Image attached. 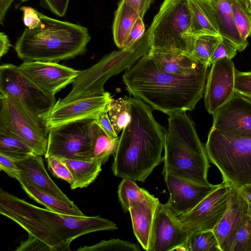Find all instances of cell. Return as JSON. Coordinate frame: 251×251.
<instances>
[{
    "instance_id": "e0dca14e",
    "label": "cell",
    "mask_w": 251,
    "mask_h": 251,
    "mask_svg": "<svg viewBox=\"0 0 251 251\" xmlns=\"http://www.w3.org/2000/svg\"><path fill=\"white\" fill-rule=\"evenodd\" d=\"M213 115L212 127L242 136H251V100L235 92Z\"/></svg>"
},
{
    "instance_id": "c3c4849f",
    "label": "cell",
    "mask_w": 251,
    "mask_h": 251,
    "mask_svg": "<svg viewBox=\"0 0 251 251\" xmlns=\"http://www.w3.org/2000/svg\"><path fill=\"white\" fill-rule=\"evenodd\" d=\"M14 0H0V24L1 25L3 24L6 13Z\"/></svg>"
},
{
    "instance_id": "7402d4cb",
    "label": "cell",
    "mask_w": 251,
    "mask_h": 251,
    "mask_svg": "<svg viewBox=\"0 0 251 251\" xmlns=\"http://www.w3.org/2000/svg\"><path fill=\"white\" fill-rule=\"evenodd\" d=\"M149 54L162 71L179 75H191L207 73L208 65L192 55L169 51H152Z\"/></svg>"
},
{
    "instance_id": "d590c367",
    "label": "cell",
    "mask_w": 251,
    "mask_h": 251,
    "mask_svg": "<svg viewBox=\"0 0 251 251\" xmlns=\"http://www.w3.org/2000/svg\"><path fill=\"white\" fill-rule=\"evenodd\" d=\"M47 159L49 170L56 177L63 179L70 185L74 182L72 174L66 164L59 158L51 156Z\"/></svg>"
},
{
    "instance_id": "4dcf8cb0",
    "label": "cell",
    "mask_w": 251,
    "mask_h": 251,
    "mask_svg": "<svg viewBox=\"0 0 251 251\" xmlns=\"http://www.w3.org/2000/svg\"><path fill=\"white\" fill-rule=\"evenodd\" d=\"M150 194L148 191L138 187L134 180L129 178H123L118 186L119 200L125 212L129 211L132 203L144 200Z\"/></svg>"
},
{
    "instance_id": "f1b7e54d",
    "label": "cell",
    "mask_w": 251,
    "mask_h": 251,
    "mask_svg": "<svg viewBox=\"0 0 251 251\" xmlns=\"http://www.w3.org/2000/svg\"><path fill=\"white\" fill-rule=\"evenodd\" d=\"M234 21L245 40L251 34V3L250 0H230Z\"/></svg>"
},
{
    "instance_id": "9a60e30c",
    "label": "cell",
    "mask_w": 251,
    "mask_h": 251,
    "mask_svg": "<svg viewBox=\"0 0 251 251\" xmlns=\"http://www.w3.org/2000/svg\"><path fill=\"white\" fill-rule=\"evenodd\" d=\"M204 92L205 107L212 114L235 93V68L231 59L224 58L212 63Z\"/></svg>"
},
{
    "instance_id": "5bb4252c",
    "label": "cell",
    "mask_w": 251,
    "mask_h": 251,
    "mask_svg": "<svg viewBox=\"0 0 251 251\" xmlns=\"http://www.w3.org/2000/svg\"><path fill=\"white\" fill-rule=\"evenodd\" d=\"M112 96L105 92L100 95L85 97L64 103L56 101L46 120L49 130L53 127L70 122L87 120H96L107 106Z\"/></svg>"
},
{
    "instance_id": "8fae6325",
    "label": "cell",
    "mask_w": 251,
    "mask_h": 251,
    "mask_svg": "<svg viewBox=\"0 0 251 251\" xmlns=\"http://www.w3.org/2000/svg\"><path fill=\"white\" fill-rule=\"evenodd\" d=\"M94 120L70 122L50 129L45 158L54 156L82 159L91 148L90 129Z\"/></svg>"
},
{
    "instance_id": "f907efd6",
    "label": "cell",
    "mask_w": 251,
    "mask_h": 251,
    "mask_svg": "<svg viewBox=\"0 0 251 251\" xmlns=\"http://www.w3.org/2000/svg\"><path fill=\"white\" fill-rule=\"evenodd\" d=\"M250 0V1H251V0Z\"/></svg>"
},
{
    "instance_id": "ee69618b",
    "label": "cell",
    "mask_w": 251,
    "mask_h": 251,
    "mask_svg": "<svg viewBox=\"0 0 251 251\" xmlns=\"http://www.w3.org/2000/svg\"><path fill=\"white\" fill-rule=\"evenodd\" d=\"M96 122L105 133L111 138H118L108 114V109L101 112L96 119Z\"/></svg>"
},
{
    "instance_id": "8d00e7d4",
    "label": "cell",
    "mask_w": 251,
    "mask_h": 251,
    "mask_svg": "<svg viewBox=\"0 0 251 251\" xmlns=\"http://www.w3.org/2000/svg\"><path fill=\"white\" fill-rule=\"evenodd\" d=\"M237 51V48L234 43L222 37L209 60L208 66L222 58H227L232 59L236 55Z\"/></svg>"
},
{
    "instance_id": "30bf717a",
    "label": "cell",
    "mask_w": 251,
    "mask_h": 251,
    "mask_svg": "<svg viewBox=\"0 0 251 251\" xmlns=\"http://www.w3.org/2000/svg\"><path fill=\"white\" fill-rule=\"evenodd\" d=\"M0 92L19 100L45 122L56 102L55 97L44 93L23 75L19 66L10 63L0 66Z\"/></svg>"
},
{
    "instance_id": "f546056e",
    "label": "cell",
    "mask_w": 251,
    "mask_h": 251,
    "mask_svg": "<svg viewBox=\"0 0 251 251\" xmlns=\"http://www.w3.org/2000/svg\"><path fill=\"white\" fill-rule=\"evenodd\" d=\"M185 251H221L213 230L192 233L181 246Z\"/></svg>"
},
{
    "instance_id": "1f68e13d",
    "label": "cell",
    "mask_w": 251,
    "mask_h": 251,
    "mask_svg": "<svg viewBox=\"0 0 251 251\" xmlns=\"http://www.w3.org/2000/svg\"><path fill=\"white\" fill-rule=\"evenodd\" d=\"M222 38L220 35L202 34L195 36L192 55L208 66L209 60Z\"/></svg>"
},
{
    "instance_id": "6da1fadb",
    "label": "cell",
    "mask_w": 251,
    "mask_h": 251,
    "mask_svg": "<svg viewBox=\"0 0 251 251\" xmlns=\"http://www.w3.org/2000/svg\"><path fill=\"white\" fill-rule=\"evenodd\" d=\"M0 213L47 245L51 251H70V245L85 234L117 229L114 222L99 216L64 214L39 207L2 188Z\"/></svg>"
},
{
    "instance_id": "2e32d148",
    "label": "cell",
    "mask_w": 251,
    "mask_h": 251,
    "mask_svg": "<svg viewBox=\"0 0 251 251\" xmlns=\"http://www.w3.org/2000/svg\"><path fill=\"white\" fill-rule=\"evenodd\" d=\"M190 233L165 204L160 203L154 222L149 251H171L183 245Z\"/></svg>"
},
{
    "instance_id": "f35d334b",
    "label": "cell",
    "mask_w": 251,
    "mask_h": 251,
    "mask_svg": "<svg viewBox=\"0 0 251 251\" xmlns=\"http://www.w3.org/2000/svg\"><path fill=\"white\" fill-rule=\"evenodd\" d=\"M0 169L10 177L15 178L18 181L21 177V170L15 161L2 153H0Z\"/></svg>"
},
{
    "instance_id": "4fadbf2b",
    "label": "cell",
    "mask_w": 251,
    "mask_h": 251,
    "mask_svg": "<svg viewBox=\"0 0 251 251\" xmlns=\"http://www.w3.org/2000/svg\"><path fill=\"white\" fill-rule=\"evenodd\" d=\"M21 73L47 95L54 96L73 83L80 71L56 62L24 61L19 66Z\"/></svg>"
},
{
    "instance_id": "484cf974",
    "label": "cell",
    "mask_w": 251,
    "mask_h": 251,
    "mask_svg": "<svg viewBox=\"0 0 251 251\" xmlns=\"http://www.w3.org/2000/svg\"><path fill=\"white\" fill-rule=\"evenodd\" d=\"M91 146L82 160H101L103 163L109 157L115 153L119 138H110L94 120L90 129Z\"/></svg>"
},
{
    "instance_id": "83f0119b",
    "label": "cell",
    "mask_w": 251,
    "mask_h": 251,
    "mask_svg": "<svg viewBox=\"0 0 251 251\" xmlns=\"http://www.w3.org/2000/svg\"><path fill=\"white\" fill-rule=\"evenodd\" d=\"M108 114L117 134L130 122L131 106L129 98L112 99L108 104Z\"/></svg>"
},
{
    "instance_id": "d4e9b609",
    "label": "cell",
    "mask_w": 251,
    "mask_h": 251,
    "mask_svg": "<svg viewBox=\"0 0 251 251\" xmlns=\"http://www.w3.org/2000/svg\"><path fill=\"white\" fill-rule=\"evenodd\" d=\"M59 158V157H58ZM68 167L74 179L71 189L87 187L96 179L101 171L103 163L101 160H86L79 159L59 158Z\"/></svg>"
},
{
    "instance_id": "60d3db41",
    "label": "cell",
    "mask_w": 251,
    "mask_h": 251,
    "mask_svg": "<svg viewBox=\"0 0 251 251\" xmlns=\"http://www.w3.org/2000/svg\"><path fill=\"white\" fill-rule=\"evenodd\" d=\"M145 26L143 19L139 17L132 27L123 49L131 47L142 38L145 33Z\"/></svg>"
},
{
    "instance_id": "8992f818",
    "label": "cell",
    "mask_w": 251,
    "mask_h": 251,
    "mask_svg": "<svg viewBox=\"0 0 251 251\" xmlns=\"http://www.w3.org/2000/svg\"><path fill=\"white\" fill-rule=\"evenodd\" d=\"M205 149L223 181L237 188L251 183V136L233 135L212 126Z\"/></svg>"
},
{
    "instance_id": "b9f144b4",
    "label": "cell",
    "mask_w": 251,
    "mask_h": 251,
    "mask_svg": "<svg viewBox=\"0 0 251 251\" xmlns=\"http://www.w3.org/2000/svg\"><path fill=\"white\" fill-rule=\"evenodd\" d=\"M16 251H51L50 248L36 238L28 235L26 240L21 242L20 245L15 250Z\"/></svg>"
},
{
    "instance_id": "ac0fdd59",
    "label": "cell",
    "mask_w": 251,
    "mask_h": 251,
    "mask_svg": "<svg viewBox=\"0 0 251 251\" xmlns=\"http://www.w3.org/2000/svg\"><path fill=\"white\" fill-rule=\"evenodd\" d=\"M164 176L170 193L166 204L178 217L192 210L220 185H202L169 174Z\"/></svg>"
},
{
    "instance_id": "d6a6232c",
    "label": "cell",
    "mask_w": 251,
    "mask_h": 251,
    "mask_svg": "<svg viewBox=\"0 0 251 251\" xmlns=\"http://www.w3.org/2000/svg\"><path fill=\"white\" fill-rule=\"evenodd\" d=\"M0 153L13 160H17L34 152L22 140L8 134L0 133Z\"/></svg>"
},
{
    "instance_id": "7dc6e473",
    "label": "cell",
    "mask_w": 251,
    "mask_h": 251,
    "mask_svg": "<svg viewBox=\"0 0 251 251\" xmlns=\"http://www.w3.org/2000/svg\"><path fill=\"white\" fill-rule=\"evenodd\" d=\"M12 46L8 36L5 33L0 32V57L6 54Z\"/></svg>"
},
{
    "instance_id": "5b68a950",
    "label": "cell",
    "mask_w": 251,
    "mask_h": 251,
    "mask_svg": "<svg viewBox=\"0 0 251 251\" xmlns=\"http://www.w3.org/2000/svg\"><path fill=\"white\" fill-rule=\"evenodd\" d=\"M186 112L182 110L168 114L162 174L210 185L207 180L209 161L205 147L198 135L194 123Z\"/></svg>"
},
{
    "instance_id": "ab89813d",
    "label": "cell",
    "mask_w": 251,
    "mask_h": 251,
    "mask_svg": "<svg viewBox=\"0 0 251 251\" xmlns=\"http://www.w3.org/2000/svg\"><path fill=\"white\" fill-rule=\"evenodd\" d=\"M23 13V22L24 25L29 29L36 27L40 23L41 18L40 13L36 9L27 6L20 7Z\"/></svg>"
},
{
    "instance_id": "ffe728a7",
    "label": "cell",
    "mask_w": 251,
    "mask_h": 251,
    "mask_svg": "<svg viewBox=\"0 0 251 251\" xmlns=\"http://www.w3.org/2000/svg\"><path fill=\"white\" fill-rule=\"evenodd\" d=\"M160 202L151 194L132 203L129 209L135 236L143 248L149 251L156 211Z\"/></svg>"
},
{
    "instance_id": "ba28073f",
    "label": "cell",
    "mask_w": 251,
    "mask_h": 251,
    "mask_svg": "<svg viewBox=\"0 0 251 251\" xmlns=\"http://www.w3.org/2000/svg\"><path fill=\"white\" fill-rule=\"evenodd\" d=\"M191 24L189 0H164L148 28L150 50L192 55L195 36Z\"/></svg>"
},
{
    "instance_id": "74e56055",
    "label": "cell",
    "mask_w": 251,
    "mask_h": 251,
    "mask_svg": "<svg viewBox=\"0 0 251 251\" xmlns=\"http://www.w3.org/2000/svg\"><path fill=\"white\" fill-rule=\"evenodd\" d=\"M235 91L251 100V71L235 70Z\"/></svg>"
},
{
    "instance_id": "7c38bea8",
    "label": "cell",
    "mask_w": 251,
    "mask_h": 251,
    "mask_svg": "<svg viewBox=\"0 0 251 251\" xmlns=\"http://www.w3.org/2000/svg\"><path fill=\"white\" fill-rule=\"evenodd\" d=\"M230 188L223 181L192 210L178 217L190 234L214 230L226 211Z\"/></svg>"
},
{
    "instance_id": "d6986e66",
    "label": "cell",
    "mask_w": 251,
    "mask_h": 251,
    "mask_svg": "<svg viewBox=\"0 0 251 251\" xmlns=\"http://www.w3.org/2000/svg\"><path fill=\"white\" fill-rule=\"evenodd\" d=\"M248 214L247 203L239 189L231 186L227 209L213 230L221 251H230L236 233Z\"/></svg>"
},
{
    "instance_id": "cb8c5ba5",
    "label": "cell",
    "mask_w": 251,
    "mask_h": 251,
    "mask_svg": "<svg viewBox=\"0 0 251 251\" xmlns=\"http://www.w3.org/2000/svg\"><path fill=\"white\" fill-rule=\"evenodd\" d=\"M18 181L29 197L47 209L64 214L84 216L75 203L71 204L45 192L30 183L21 176Z\"/></svg>"
},
{
    "instance_id": "e575fe53",
    "label": "cell",
    "mask_w": 251,
    "mask_h": 251,
    "mask_svg": "<svg viewBox=\"0 0 251 251\" xmlns=\"http://www.w3.org/2000/svg\"><path fill=\"white\" fill-rule=\"evenodd\" d=\"M230 251H251V216L238 229Z\"/></svg>"
},
{
    "instance_id": "836d02e7",
    "label": "cell",
    "mask_w": 251,
    "mask_h": 251,
    "mask_svg": "<svg viewBox=\"0 0 251 251\" xmlns=\"http://www.w3.org/2000/svg\"><path fill=\"white\" fill-rule=\"evenodd\" d=\"M140 248L135 244L121 240L112 239L102 240L94 245L81 247L77 251H139Z\"/></svg>"
},
{
    "instance_id": "277c9868",
    "label": "cell",
    "mask_w": 251,
    "mask_h": 251,
    "mask_svg": "<svg viewBox=\"0 0 251 251\" xmlns=\"http://www.w3.org/2000/svg\"><path fill=\"white\" fill-rule=\"evenodd\" d=\"M41 22L33 29L25 28L15 45L24 61L57 62L85 52L91 40L88 28L40 13Z\"/></svg>"
},
{
    "instance_id": "44dd1931",
    "label": "cell",
    "mask_w": 251,
    "mask_h": 251,
    "mask_svg": "<svg viewBox=\"0 0 251 251\" xmlns=\"http://www.w3.org/2000/svg\"><path fill=\"white\" fill-rule=\"evenodd\" d=\"M14 160L21 170L22 178L45 192L69 203H74L51 179L46 170L42 156L31 153Z\"/></svg>"
},
{
    "instance_id": "4316f807",
    "label": "cell",
    "mask_w": 251,
    "mask_h": 251,
    "mask_svg": "<svg viewBox=\"0 0 251 251\" xmlns=\"http://www.w3.org/2000/svg\"><path fill=\"white\" fill-rule=\"evenodd\" d=\"M139 17L137 12L129 6L125 0H120L115 12L113 24L114 41L120 50L123 49L129 33Z\"/></svg>"
},
{
    "instance_id": "3957f363",
    "label": "cell",
    "mask_w": 251,
    "mask_h": 251,
    "mask_svg": "<svg viewBox=\"0 0 251 251\" xmlns=\"http://www.w3.org/2000/svg\"><path fill=\"white\" fill-rule=\"evenodd\" d=\"M129 100L131 118L119 138L112 170L116 176L143 182L164 160L165 131L150 105L137 98Z\"/></svg>"
},
{
    "instance_id": "681fc988",
    "label": "cell",
    "mask_w": 251,
    "mask_h": 251,
    "mask_svg": "<svg viewBox=\"0 0 251 251\" xmlns=\"http://www.w3.org/2000/svg\"><path fill=\"white\" fill-rule=\"evenodd\" d=\"M21 0V1H22L23 2H25V1H27L28 0Z\"/></svg>"
},
{
    "instance_id": "9c48e42d",
    "label": "cell",
    "mask_w": 251,
    "mask_h": 251,
    "mask_svg": "<svg viewBox=\"0 0 251 251\" xmlns=\"http://www.w3.org/2000/svg\"><path fill=\"white\" fill-rule=\"evenodd\" d=\"M0 133L14 136L45 156L49 130L45 121L19 100L0 95Z\"/></svg>"
},
{
    "instance_id": "7bdbcfd3",
    "label": "cell",
    "mask_w": 251,
    "mask_h": 251,
    "mask_svg": "<svg viewBox=\"0 0 251 251\" xmlns=\"http://www.w3.org/2000/svg\"><path fill=\"white\" fill-rule=\"evenodd\" d=\"M70 0H41V3L44 7L50 10L57 16H65Z\"/></svg>"
},
{
    "instance_id": "7a4b0ae2",
    "label": "cell",
    "mask_w": 251,
    "mask_h": 251,
    "mask_svg": "<svg viewBox=\"0 0 251 251\" xmlns=\"http://www.w3.org/2000/svg\"><path fill=\"white\" fill-rule=\"evenodd\" d=\"M206 77L207 73L185 76L162 71L148 52L127 69L123 80L134 97L169 114L193 110L203 96Z\"/></svg>"
},
{
    "instance_id": "52a82bcc",
    "label": "cell",
    "mask_w": 251,
    "mask_h": 251,
    "mask_svg": "<svg viewBox=\"0 0 251 251\" xmlns=\"http://www.w3.org/2000/svg\"><path fill=\"white\" fill-rule=\"evenodd\" d=\"M150 49L149 31L147 30L131 47L112 51L91 67L80 71L73 83L71 92L64 98L57 101L64 103L103 94V86L108 79L130 68L148 52Z\"/></svg>"
},
{
    "instance_id": "603a6c76",
    "label": "cell",
    "mask_w": 251,
    "mask_h": 251,
    "mask_svg": "<svg viewBox=\"0 0 251 251\" xmlns=\"http://www.w3.org/2000/svg\"><path fill=\"white\" fill-rule=\"evenodd\" d=\"M220 35L231 41L238 51H242L249 45L241 37L235 24L230 0H211Z\"/></svg>"
},
{
    "instance_id": "bcb514c9",
    "label": "cell",
    "mask_w": 251,
    "mask_h": 251,
    "mask_svg": "<svg viewBox=\"0 0 251 251\" xmlns=\"http://www.w3.org/2000/svg\"><path fill=\"white\" fill-rule=\"evenodd\" d=\"M238 189L247 203L248 214L251 216V183L244 185Z\"/></svg>"
},
{
    "instance_id": "f6af8a7d",
    "label": "cell",
    "mask_w": 251,
    "mask_h": 251,
    "mask_svg": "<svg viewBox=\"0 0 251 251\" xmlns=\"http://www.w3.org/2000/svg\"><path fill=\"white\" fill-rule=\"evenodd\" d=\"M153 0H125L126 3L135 10L140 17L143 19L144 15Z\"/></svg>"
}]
</instances>
